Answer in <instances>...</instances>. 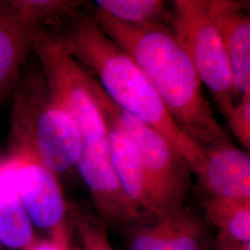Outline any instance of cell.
Listing matches in <instances>:
<instances>
[{
	"mask_svg": "<svg viewBox=\"0 0 250 250\" xmlns=\"http://www.w3.org/2000/svg\"><path fill=\"white\" fill-rule=\"evenodd\" d=\"M13 158L15 186L32 224L48 231L50 236L69 232L68 206L57 175L37 161Z\"/></svg>",
	"mask_w": 250,
	"mask_h": 250,
	"instance_id": "cell-6",
	"label": "cell"
},
{
	"mask_svg": "<svg viewBox=\"0 0 250 250\" xmlns=\"http://www.w3.org/2000/svg\"><path fill=\"white\" fill-rule=\"evenodd\" d=\"M205 235L202 222L188 208H183L161 250H201Z\"/></svg>",
	"mask_w": 250,
	"mask_h": 250,
	"instance_id": "cell-14",
	"label": "cell"
},
{
	"mask_svg": "<svg viewBox=\"0 0 250 250\" xmlns=\"http://www.w3.org/2000/svg\"><path fill=\"white\" fill-rule=\"evenodd\" d=\"M15 164L11 156L0 158V242L12 250H25L36 237L15 186Z\"/></svg>",
	"mask_w": 250,
	"mask_h": 250,
	"instance_id": "cell-10",
	"label": "cell"
},
{
	"mask_svg": "<svg viewBox=\"0 0 250 250\" xmlns=\"http://www.w3.org/2000/svg\"><path fill=\"white\" fill-rule=\"evenodd\" d=\"M217 250H250V243L245 244H224L217 243Z\"/></svg>",
	"mask_w": 250,
	"mask_h": 250,
	"instance_id": "cell-20",
	"label": "cell"
},
{
	"mask_svg": "<svg viewBox=\"0 0 250 250\" xmlns=\"http://www.w3.org/2000/svg\"><path fill=\"white\" fill-rule=\"evenodd\" d=\"M103 32L128 54L179 127L203 149L230 143L205 99L201 81L169 26H139L95 11Z\"/></svg>",
	"mask_w": 250,
	"mask_h": 250,
	"instance_id": "cell-1",
	"label": "cell"
},
{
	"mask_svg": "<svg viewBox=\"0 0 250 250\" xmlns=\"http://www.w3.org/2000/svg\"><path fill=\"white\" fill-rule=\"evenodd\" d=\"M24 250H72V249L70 245L69 232H67L43 240L36 238Z\"/></svg>",
	"mask_w": 250,
	"mask_h": 250,
	"instance_id": "cell-19",
	"label": "cell"
},
{
	"mask_svg": "<svg viewBox=\"0 0 250 250\" xmlns=\"http://www.w3.org/2000/svg\"><path fill=\"white\" fill-rule=\"evenodd\" d=\"M79 235L83 250H113L103 223L92 218L83 219L79 224Z\"/></svg>",
	"mask_w": 250,
	"mask_h": 250,
	"instance_id": "cell-18",
	"label": "cell"
},
{
	"mask_svg": "<svg viewBox=\"0 0 250 250\" xmlns=\"http://www.w3.org/2000/svg\"><path fill=\"white\" fill-rule=\"evenodd\" d=\"M179 211L157 217L155 224L137 230L132 237L130 250H161L175 225Z\"/></svg>",
	"mask_w": 250,
	"mask_h": 250,
	"instance_id": "cell-16",
	"label": "cell"
},
{
	"mask_svg": "<svg viewBox=\"0 0 250 250\" xmlns=\"http://www.w3.org/2000/svg\"><path fill=\"white\" fill-rule=\"evenodd\" d=\"M62 34L72 55L95 75L112 102L161 133L197 175L205 162L204 149L182 131L140 68L94 16L75 15Z\"/></svg>",
	"mask_w": 250,
	"mask_h": 250,
	"instance_id": "cell-2",
	"label": "cell"
},
{
	"mask_svg": "<svg viewBox=\"0 0 250 250\" xmlns=\"http://www.w3.org/2000/svg\"><path fill=\"white\" fill-rule=\"evenodd\" d=\"M14 89L8 155L37 161L56 175L72 170L80 156V134L40 66L21 76Z\"/></svg>",
	"mask_w": 250,
	"mask_h": 250,
	"instance_id": "cell-3",
	"label": "cell"
},
{
	"mask_svg": "<svg viewBox=\"0 0 250 250\" xmlns=\"http://www.w3.org/2000/svg\"><path fill=\"white\" fill-rule=\"evenodd\" d=\"M249 3L207 0V10L223 40L232 72L235 98L250 92V18Z\"/></svg>",
	"mask_w": 250,
	"mask_h": 250,
	"instance_id": "cell-7",
	"label": "cell"
},
{
	"mask_svg": "<svg viewBox=\"0 0 250 250\" xmlns=\"http://www.w3.org/2000/svg\"><path fill=\"white\" fill-rule=\"evenodd\" d=\"M106 127L110 161L125 194L138 211L145 210L151 213L143 166L135 146L126 134L115 127L107 124Z\"/></svg>",
	"mask_w": 250,
	"mask_h": 250,
	"instance_id": "cell-11",
	"label": "cell"
},
{
	"mask_svg": "<svg viewBox=\"0 0 250 250\" xmlns=\"http://www.w3.org/2000/svg\"><path fill=\"white\" fill-rule=\"evenodd\" d=\"M96 11L139 26H169L170 9L161 0H98ZM170 27V26H169Z\"/></svg>",
	"mask_w": 250,
	"mask_h": 250,
	"instance_id": "cell-13",
	"label": "cell"
},
{
	"mask_svg": "<svg viewBox=\"0 0 250 250\" xmlns=\"http://www.w3.org/2000/svg\"><path fill=\"white\" fill-rule=\"evenodd\" d=\"M204 153L205 162L197 176L208 196L250 201V152L227 143Z\"/></svg>",
	"mask_w": 250,
	"mask_h": 250,
	"instance_id": "cell-8",
	"label": "cell"
},
{
	"mask_svg": "<svg viewBox=\"0 0 250 250\" xmlns=\"http://www.w3.org/2000/svg\"><path fill=\"white\" fill-rule=\"evenodd\" d=\"M40 27L10 0H0V101L15 88Z\"/></svg>",
	"mask_w": 250,
	"mask_h": 250,
	"instance_id": "cell-9",
	"label": "cell"
},
{
	"mask_svg": "<svg viewBox=\"0 0 250 250\" xmlns=\"http://www.w3.org/2000/svg\"><path fill=\"white\" fill-rule=\"evenodd\" d=\"M226 121L246 151L250 152V92L239 97L238 103L234 104Z\"/></svg>",
	"mask_w": 250,
	"mask_h": 250,
	"instance_id": "cell-17",
	"label": "cell"
},
{
	"mask_svg": "<svg viewBox=\"0 0 250 250\" xmlns=\"http://www.w3.org/2000/svg\"><path fill=\"white\" fill-rule=\"evenodd\" d=\"M204 208L208 222L219 229L217 243H250V201L208 197Z\"/></svg>",
	"mask_w": 250,
	"mask_h": 250,
	"instance_id": "cell-12",
	"label": "cell"
},
{
	"mask_svg": "<svg viewBox=\"0 0 250 250\" xmlns=\"http://www.w3.org/2000/svg\"><path fill=\"white\" fill-rule=\"evenodd\" d=\"M10 3L34 20L39 26L56 19H71L81 13L83 3L68 0H10Z\"/></svg>",
	"mask_w": 250,
	"mask_h": 250,
	"instance_id": "cell-15",
	"label": "cell"
},
{
	"mask_svg": "<svg viewBox=\"0 0 250 250\" xmlns=\"http://www.w3.org/2000/svg\"><path fill=\"white\" fill-rule=\"evenodd\" d=\"M169 26L226 119L235 104L232 72L223 40L208 14L207 0L173 1Z\"/></svg>",
	"mask_w": 250,
	"mask_h": 250,
	"instance_id": "cell-5",
	"label": "cell"
},
{
	"mask_svg": "<svg viewBox=\"0 0 250 250\" xmlns=\"http://www.w3.org/2000/svg\"><path fill=\"white\" fill-rule=\"evenodd\" d=\"M88 83L104 122L126 134L138 151L151 214L161 217L181 210L190 187L188 163L161 133L113 103L90 71Z\"/></svg>",
	"mask_w": 250,
	"mask_h": 250,
	"instance_id": "cell-4",
	"label": "cell"
}]
</instances>
